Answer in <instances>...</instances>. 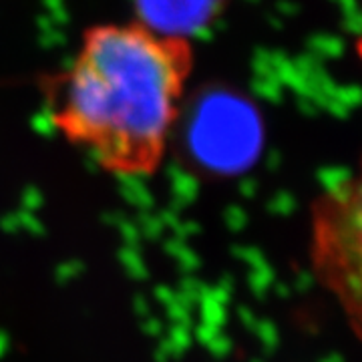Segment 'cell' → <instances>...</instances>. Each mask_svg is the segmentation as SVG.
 Masks as SVG:
<instances>
[{"mask_svg": "<svg viewBox=\"0 0 362 362\" xmlns=\"http://www.w3.org/2000/svg\"><path fill=\"white\" fill-rule=\"evenodd\" d=\"M310 262L362 342V157L312 202Z\"/></svg>", "mask_w": 362, "mask_h": 362, "instance_id": "obj_2", "label": "cell"}, {"mask_svg": "<svg viewBox=\"0 0 362 362\" xmlns=\"http://www.w3.org/2000/svg\"><path fill=\"white\" fill-rule=\"evenodd\" d=\"M356 54H358V59H361L362 63V35L356 39Z\"/></svg>", "mask_w": 362, "mask_h": 362, "instance_id": "obj_3", "label": "cell"}, {"mask_svg": "<svg viewBox=\"0 0 362 362\" xmlns=\"http://www.w3.org/2000/svg\"><path fill=\"white\" fill-rule=\"evenodd\" d=\"M194 71L187 35L143 18L99 23L42 81L45 111L51 129L105 173L151 177L168 157Z\"/></svg>", "mask_w": 362, "mask_h": 362, "instance_id": "obj_1", "label": "cell"}]
</instances>
